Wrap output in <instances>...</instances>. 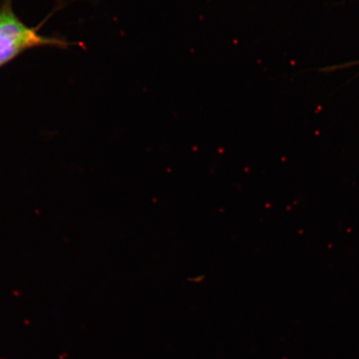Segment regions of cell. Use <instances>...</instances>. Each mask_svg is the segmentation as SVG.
Instances as JSON below:
<instances>
[{"instance_id": "obj_1", "label": "cell", "mask_w": 359, "mask_h": 359, "mask_svg": "<svg viewBox=\"0 0 359 359\" xmlns=\"http://www.w3.org/2000/svg\"><path fill=\"white\" fill-rule=\"evenodd\" d=\"M65 45L60 39L44 37L26 26L13 11L11 0H4L0 7V66L27 49Z\"/></svg>"}]
</instances>
